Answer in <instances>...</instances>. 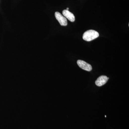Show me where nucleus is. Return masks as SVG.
Wrapping results in <instances>:
<instances>
[{"mask_svg": "<svg viewBox=\"0 0 129 129\" xmlns=\"http://www.w3.org/2000/svg\"><path fill=\"white\" fill-rule=\"evenodd\" d=\"M98 32L94 30H89L86 31L83 35V39L85 41H90L99 37Z\"/></svg>", "mask_w": 129, "mask_h": 129, "instance_id": "obj_1", "label": "nucleus"}, {"mask_svg": "<svg viewBox=\"0 0 129 129\" xmlns=\"http://www.w3.org/2000/svg\"><path fill=\"white\" fill-rule=\"evenodd\" d=\"M55 16L60 25L62 26H67L68 24L67 18L63 16L60 13L58 12H56L55 13Z\"/></svg>", "mask_w": 129, "mask_h": 129, "instance_id": "obj_2", "label": "nucleus"}, {"mask_svg": "<svg viewBox=\"0 0 129 129\" xmlns=\"http://www.w3.org/2000/svg\"><path fill=\"white\" fill-rule=\"evenodd\" d=\"M77 62L79 67H80L82 69L88 72H90L92 70V68L91 65L84 61L81 60H78Z\"/></svg>", "mask_w": 129, "mask_h": 129, "instance_id": "obj_3", "label": "nucleus"}, {"mask_svg": "<svg viewBox=\"0 0 129 129\" xmlns=\"http://www.w3.org/2000/svg\"><path fill=\"white\" fill-rule=\"evenodd\" d=\"M109 78L105 75L99 76L96 80L95 83L97 86H101L104 85L107 82Z\"/></svg>", "mask_w": 129, "mask_h": 129, "instance_id": "obj_4", "label": "nucleus"}, {"mask_svg": "<svg viewBox=\"0 0 129 129\" xmlns=\"http://www.w3.org/2000/svg\"><path fill=\"white\" fill-rule=\"evenodd\" d=\"M62 14L66 18L72 22L75 21V17L73 13L69 11V10H64L62 11Z\"/></svg>", "mask_w": 129, "mask_h": 129, "instance_id": "obj_5", "label": "nucleus"}, {"mask_svg": "<svg viewBox=\"0 0 129 129\" xmlns=\"http://www.w3.org/2000/svg\"><path fill=\"white\" fill-rule=\"evenodd\" d=\"M69 8H67V10H69Z\"/></svg>", "mask_w": 129, "mask_h": 129, "instance_id": "obj_6", "label": "nucleus"}]
</instances>
